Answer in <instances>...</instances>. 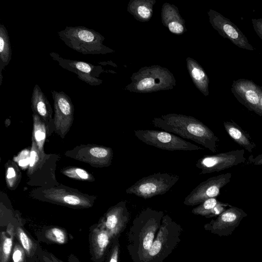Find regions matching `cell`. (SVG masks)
I'll return each instance as SVG.
<instances>
[{
    "label": "cell",
    "mask_w": 262,
    "mask_h": 262,
    "mask_svg": "<svg viewBox=\"0 0 262 262\" xmlns=\"http://www.w3.org/2000/svg\"><path fill=\"white\" fill-rule=\"evenodd\" d=\"M152 123L155 127L192 140L213 152L217 151L218 137L206 125L192 116L170 113L154 118Z\"/></svg>",
    "instance_id": "1"
},
{
    "label": "cell",
    "mask_w": 262,
    "mask_h": 262,
    "mask_svg": "<svg viewBox=\"0 0 262 262\" xmlns=\"http://www.w3.org/2000/svg\"><path fill=\"white\" fill-rule=\"evenodd\" d=\"M60 158L59 155L40 151L32 138L27 184L36 188L59 185L55 176V170Z\"/></svg>",
    "instance_id": "3"
},
{
    "label": "cell",
    "mask_w": 262,
    "mask_h": 262,
    "mask_svg": "<svg viewBox=\"0 0 262 262\" xmlns=\"http://www.w3.org/2000/svg\"><path fill=\"white\" fill-rule=\"evenodd\" d=\"M260 89L261 86L252 80L239 79L233 81L231 91L241 104L262 117L260 106Z\"/></svg>",
    "instance_id": "17"
},
{
    "label": "cell",
    "mask_w": 262,
    "mask_h": 262,
    "mask_svg": "<svg viewBox=\"0 0 262 262\" xmlns=\"http://www.w3.org/2000/svg\"><path fill=\"white\" fill-rule=\"evenodd\" d=\"M248 162L254 165H262V152L254 158L252 156L249 157Z\"/></svg>",
    "instance_id": "37"
},
{
    "label": "cell",
    "mask_w": 262,
    "mask_h": 262,
    "mask_svg": "<svg viewBox=\"0 0 262 262\" xmlns=\"http://www.w3.org/2000/svg\"><path fill=\"white\" fill-rule=\"evenodd\" d=\"M49 55L61 68L75 73L80 80L87 84L91 86H97L102 83V80L99 77L104 70L101 66L94 65L83 61L64 58L54 52H51Z\"/></svg>",
    "instance_id": "13"
},
{
    "label": "cell",
    "mask_w": 262,
    "mask_h": 262,
    "mask_svg": "<svg viewBox=\"0 0 262 262\" xmlns=\"http://www.w3.org/2000/svg\"><path fill=\"white\" fill-rule=\"evenodd\" d=\"M31 102L33 113L37 114L45 123L48 136H50L54 132L53 110L46 96L38 84L34 87Z\"/></svg>",
    "instance_id": "19"
},
{
    "label": "cell",
    "mask_w": 262,
    "mask_h": 262,
    "mask_svg": "<svg viewBox=\"0 0 262 262\" xmlns=\"http://www.w3.org/2000/svg\"><path fill=\"white\" fill-rule=\"evenodd\" d=\"M137 138L144 143L164 150H198L204 148L172 133L154 129L135 130Z\"/></svg>",
    "instance_id": "9"
},
{
    "label": "cell",
    "mask_w": 262,
    "mask_h": 262,
    "mask_svg": "<svg viewBox=\"0 0 262 262\" xmlns=\"http://www.w3.org/2000/svg\"><path fill=\"white\" fill-rule=\"evenodd\" d=\"M23 247L16 244L13 248L12 259L13 262H24L25 260V252Z\"/></svg>",
    "instance_id": "35"
},
{
    "label": "cell",
    "mask_w": 262,
    "mask_h": 262,
    "mask_svg": "<svg viewBox=\"0 0 262 262\" xmlns=\"http://www.w3.org/2000/svg\"><path fill=\"white\" fill-rule=\"evenodd\" d=\"M61 172L70 178L88 182L95 181L94 177L83 169L76 167H67L61 169Z\"/></svg>",
    "instance_id": "29"
},
{
    "label": "cell",
    "mask_w": 262,
    "mask_h": 262,
    "mask_svg": "<svg viewBox=\"0 0 262 262\" xmlns=\"http://www.w3.org/2000/svg\"><path fill=\"white\" fill-rule=\"evenodd\" d=\"M231 176V173H223L201 182L185 198L184 204L192 206L208 199L216 198L220 194L221 188L230 182Z\"/></svg>",
    "instance_id": "14"
},
{
    "label": "cell",
    "mask_w": 262,
    "mask_h": 262,
    "mask_svg": "<svg viewBox=\"0 0 262 262\" xmlns=\"http://www.w3.org/2000/svg\"><path fill=\"white\" fill-rule=\"evenodd\" d=\"M12 57V50L8 32L5 26L0 24V85L2 83V71L8 65Z\"/></svg>",
    "instance_id": "25"
},
{
    "label": "cell",
    "mask_w": 262,
    "mask_h": 262,
    "mask_svg": "<svg viewBox=\"0 0 262 262\" xmlns=\"http://www.w3.org/2000/svg\"><path fill=\"white\" fill-rule=\"evenodd\" d=\"M179 179V176L176 174L155 173L140 179L125 192L144 199H150L167 192Z\"/></svg>",
    "instance_id": "8"
},
{
    "label": "cell",
    "mask_w": 262,
    "mask_h": 262,
    "mask_svg": "<svg viewBox=\"0 0 262 262\" xmlns=\"http://www.w3.org/2000/svg\"><path fill=\"white\" fill-rule=\"evenodd\" d=\"M68 157L86 163L91 166L101 168L112 164L114 152L112 148L98 145H80L64 153Z\"/></svg>",
    "instance_id": "10"
},
{
    "label": "cell",
    "mask_w": 262,
    "mask_h": 262,
    "mask_svg": "<svg viewBox=\"0 0 262 262\" xmlns=\"http://www.w3.org/2000/svg\"><path fill=\"white\" fill-rule=\"evenodd\" d=\"M17 234L21 246L28 256H32L35 251V246L25 231L20 228L17 229Z\"/></svg>",
    "instance_id": "31"
},
{
    "label": "cell",
    "mask_w": 262,
    "mask_h": 262,
    "mask_svg": "<svg viewBox=\"0 0 262 262\" xmlns=\"http://www.w3.org/2000/svg\"><path fill=\"white\" fill-rule=\"evenodd\" d=\"M13 233L14 228L11 224L8 226L6 232H1L0 262H9L12 247Z\"/></svg>",
    "instance_id": "27"
},
{
    "label": "cell",
    "mask_w": 262,
    "mask_h": 262,
    "mask_svg": "<svg viewBox=\"0 0 262 262\" xmlns=\"http://www.w3.org/2000/svg\"><path fill=\"white\" fill-rule=\"evenodd\" d=\"M111 241L108 233L103 228L98 225L93 229L91 238L92 246L97 259L103 256Z\"/></svg>",
    "instance_id": "24"
},
{
    "label": "cell",
    "mask_w": 262,
    "mask_h": 262,
    "mask_svg": "<svg viewBox=\"0 0 262 262\" xmlns=\"http://www.w3.org/2000/svg\"><path fill=\"white\" fill-rule=\"evenodd\" d=\"M163 211L147 207L134 219L128 232L127 249L133 262H144L160 227Z\"/></svg>",
    "instance_id": "2"
},
{
    "label": "cell",
    "mask_w": 262,
    "mask_h": 262,
    "mask_svg": "<svg viewBox=\"0 0 262 262\" xmlns=\"http://www.w3.org/2000/svg\"><path fill=\"white\" fill-rule=\"evenodd\" d=\"M45 236L50 241L60 244L65 243L67 239L66 233L64 231L57 227L47 230L46 231Z\"/></svg>",
    "instance_id": "32"
},
{
    "label": "cell",
    "mask_w": 262,
    "mask_h": 262,
    "mask_svg": "<svg viewBox=\"0 0 262 262\" xmlns=\"http://www.w3.org/2000/svg\"><path fill=\"white\" fill-rule=\"evenodd\" d=\"M260 106L261 111L262 112V87L261 86V89H260Z\"/></svg>",
    "instance_id": "39"
},
{
    "label": "cell",
    "mask_w": 262,
    "mask_h": 262,
    "mask_svg": "<svg viewBox=\"0 0 262 262\" xmlns=\"http://www.w3.org/2000/svg\"><path fill=\"white\" fill-rule=\"evenodd\" d=\"M130 80L131 82L125 90L138 93L172 90L176 84L173 74L168 69L159 65L140 68L133 73Z\"/></svg>",
    "instance_id": "5"
},
{
    "label": "cell",
    "mask_w": 262,
    "mask_h": 262,
    "mask_svg": "<svg viewBox=\"0 0 262 262\" xmlns=\"http://www.w3.org/2000/svg\"><path fill=\"white\" fill-rule=\"evenodd\" d=\"M183 229L168 214L164 215L160 227L144 262H163L181 241Z\"/></svg>",
    "instance_id": "7"
},
{
    "label": "cell",
    "mask_w": 262,
    "mask_h": 262,
    "mask_svg": "<svg viewBox=\"0 0 262 262\" xmlns=\"http://www.w3.org/2000/svg\"><path fill=\"white\" fill-rule=\"evenodd\" d=\"M186 61V67L193 84L204 96H208L209 79L205 70L191 57H187Z\"/></svg>",
    "instance_id": "21"
},
{
    "label": "cell",
    "mask_w": 262,
    "mask_h": 262,
    "mask_svg": "<svg viewBox=\"0 0 262 262\" xmlns=\"http://www.w3.org/2000/svg\"><path fill=\"white\" fill-rule=\"evenodd\" d=\"M30 150H24L17 157L14 162L18 163V165L21 167L29 166L30 160Z\"/></svg>",
    "instance_id": "34"
},
{
    "label": "cell",
    "mask_w": 262,
    "mask_h": 262,
    "mask_svg": "<svg viewBox=\"0 0 262 262\" xmlns=\"http://www.w3.org/2000/svg\"><path fill=\"white\" fill-rule=\"evenodd\" d=\"M220 203V201H218L216 198L208 199L193 208L191 212L194 214L208 218L212 209Z\"/></svg>",
    "instance_id": "30"
},
{
    "label": "cell",
    "mask_w": 262,
    "mask_h": 262,
    "mask_svg": "<svg viewBox=\"0 0 262 262\" xmlns=\"http://www.w3.org/2000/svg\"><path fill=\"white\" fill-rule=\"evenodd\" d=\"M33 131L32 138L36 142L40 151L45 152V145L47 137H49L47 126L40 118L33 113Z\"/></svg>",
    "instance_id": "26"
},
{
    "label": "cell",
    "mask_w": 262,
    "mask_h": 262,
    "mask_svg": "<svg viewBox=\"0 0 262 262\" xmlns=\"http://www.w3.org/2000/svg\"><path fill=\"white\" fill-rule=\"evenodd\" d=\"M252 23L256 33L262 40V18L252 19Z\"/></svg>",
    "instance_id": "36"
},
{
    "label": "cell",
    "mask_w": 262,
    "mask_h": 262,
    "mask_svg": "<svg viewBox=\"0 0 262 262\" xmlns=\"http://www.w3.org/2000/svg\"><path fill=\"white\" fill-rule=\"evenodd\" d=\"M30 196L35 199L75 208L93 206L96 197L77 189L63 186L37 187L32 190Z\"/></svg>",
    "instance_id": "6"
},
{
    "label": "cell",
    "mask_w": 262,
    "mask_h": 262,
    "mask_svg": "<svg viewBox=\"0 0 262 262\" xmlns=\"http://www.w3.org/2000/svg\"><path fill=\"white\" fill-rule=\"evenodd\" d=\"M120 246L117 238L114 239L107 262H119Z\"/></svg>",
    "instance_id": "33"
},
{
    "label": "cell",
    "mask_w": 262,
    "mask_h": 262,
    "mask_svg": "<svg viewBox=\"0 0 262 262\" xmlns=\"http://www.w3.org/2000/svg\"><path fill=\"white\" fill-rule=\"evenodd\" d=\"M247 216V213L242 209L231 206L217 216L215 219L205 224L204 227L206 230L220 236H229Z\"/></svg>",
    "instance_id": "16"
},
{
    "label": "cell",
    "mask_w": 262,
    "mask_h": 262,
    "mask_svg": "<svg viewBox=\"0 0 262 262\" xmlns=\"http://www.w3.org/2000/svg\"><path fill=\"white\" fill-rule=\"evenodd\" d=\"M156 0H130L127 10L137 20L148 21L153 15Z\"/></svg>",
    "instance_id": "23"
},
{
    "label": "cell",
    "mask_w": 262,
    "mask_h": 262,
    "mask_svg": "<svg viewBox=\"0 0 262 262\" xmlns=\"http://www.w3.org/2000/svg\"><path fill=\"white\" fill-rule=\"evenodd\" d=\"M161 20L163 25L174 34L181 35L187 31L185 20L180 15L178 8L173 4L168 3L163 4Z\"/></svg>",
    "instance_id": "20"
},
{
    "label": "cell",
    "mask_w": 262,
    "mask_h": 262,
    "mask_svg": "<svg viewBox=\"0 0 262 262\" xmlns=\"http://www.w3.org/2000/svg\"><path fill=\"white\" fill-rule=\"evenodd\" d=\"M45 262H53L52 260L48 259V258H45Z\"/></svg>",
    "instance_id": "40"
},
{
    "label": "cell",
    "mask_w": 262,
    "mask_h": 262,
    "mask_svg": "<svg viewBox=\"0 0 262 262\" xmlns=\"http://www.w3.org/2000/svg\"><path fill=\"white\" fill-rule=\"evenodd\" d=\"M53 100L54 133L64 138L74 121V107L71 98L62 91H51Z\"/></svg>",
    "instance_id": "11"
},
{
    "label": "cell",
    "mask_w": 262,
    "mask_h": 262,
    "mask_svg": "<svg viewBox=\"0 0 262 262\" xmlns=\"http://www.w3.org/2000/svg\"><path fill=\"white\" fill-rule=\"evenodd\" d=\"M244 154L245 150L242 149L205 155L198 160L195 165L201 170L200 174L219 172L245 163Z\"/></svg>",
    "instance_id": "12"
},
{
    "label": "cell",
    "mask_w": 262,
    "mask_h": 262,
    "mask_svg": "<svg viewBox=\"0 0 262 262\" xmlns=\"http://www.w3.org/2000/svg\"><path fill=\"white\" fill-rule=\"evenodd\" d=\"M57 34L66 46L82 54H106L115 52L103 45L104 37L92 29L67 26Z\"/></svg>",
    "instance_id": "4"
},
{
    "label": "cell",
    "mask_w": 262,
    "mask_h": 262,
    "mask_svg": "<svg viewBox=\"0 0 262 262\" xmlns=\"http://www.w3.org/2000/svg\"><path fill=\"white\" fill-rule=\"evenodd\" d=\"M208 15L211 25L222 37L240 48L254 50L246 36L230 20L212 9H209Z\"/></svg>",
    "instance_id": "15"
},
{
    "label": "cell",
    "mask_w": 262,
    "mask_h": 262,
    "mask_svg": "<svg viewBox=\"0 0 262 262\" xmlns=\"http://www.w3.org/2000/svg\"><path fill=\"white\" fill-rule=\"evenodd\" d=\"M130 214L126 201H121L110 207L100 220L99 226L108 233L112 240L123 231L129 220Z\"/></svg>",
    "instance_id": "18"
},
{
    "label": "cell",
    "mask_w": 262,
    "mask_h": 262,
    "mask_svg": "<svg viewBox=\"0 0 262 262\" xmlns=\"http://www.w3.org/2000/svg\"><path fill=\"white\" fill-rule=\"evenodd\" d=\"M6 179L7 186L11 190H14L21 180V172L14 161H9L6 165Z\"/></svg>",
    "instance_id": "28"
},
{
    "label": "cell",
    "mask_w": 262,
    "mask_h": 262,
    "mask_svg": "<svg viewBox=\"0 0 262 262\" xmlns=\"http://www.w3.org/2000/svg\"><path fill=\"white\" fill-rule=\"evenodd\" d=\"M51 257L53 262H62V261L56 258L54 255H51Z\"/></svg>",
    "instance_id": "38"
},
{
    "label": "cell",
    "mask_w": 262,
    "mask_h": 262,
    "mask_svg": "<svg viewBox=\"0 0 262 262\" xmlns=\"http://www.w3.org/2000/svg\"><path fill=\"white\" fill-rule=\"evenodd\" d=\"M223 125L230 137L239 146L251 152L256 147L250 135L233 121H224Z\"/></svg>",
    "instance_id": "22"
}]
</instances>
